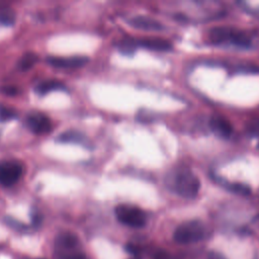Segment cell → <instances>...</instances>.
<instances>
[{"label": "cell", "instance_id": "obj_23", "mask_svg": "<svg viewBox=\"0 0 259 259\" xmlns=\"http://www.w3.org/2000/svg\"><path fill=\"white\" fill-rule=\"evenodd\" d=\"M31 223H32V226L33 227H38L40 224H41V215L40 213L36 212V211H33L31 213Z\"/></svg>", "mask_w": 259, "mask_h": 259}, {"label": "cell", "instance_id": "obj_21", "mask_svg": "<svg viewBox=\"0 0 259 259\" xmlns=\"http://www.w3.org/2000/svg\"><path fill=\"white\" fill-rule=\"evenodd\" d=\"M0 92L5 95H8V96H14L17 94L18 90L14 86H3L0 88Z\"/></svg>", "mask_w": 259, "mask_h": 259}, {"label": "cell", "instance_id": "obj_20", "mask_svg": "<svg viewBox=\"0 0 259 259\" xmlns=\"http://www.w3.org/2000/svg\"><path fill=\"white\" fill-rule=\"evenodd\" d=\"M248 132L255 138L258 139V146H259V120H254L250 123L248 127Z\"/></svg>", "mask_w": 259, "mask_h": 259}, {"label": "cell", "instance_id": "obj_16", "mask_svg": "<svg viewBox=\"0 0 259 259\" xmlns=\"http://www.w3.org/2000/svg\"><path fill=\"white\" fill-rule=\"evenodd\" d=\"M38 61V56L35 53L28 52L24 54L18 61V68L20 71H27L31 69Z\"/></svg>", "mask_w": 259, "mask_h": 259}, {"label": "cell", "instance_id": "obj_7", "mask_svg": "<svg viewBox=\"0 0 259 259\" xmlns=\"http://www.w3.org/2000/svg\"><path fill=\"white\" fill-rule=\"evenodd\" d=\"M47 63L57 68H79L85 66L89 59L86 56H72V57H56L48 56Z\"/></svg>", "mask_w": 259, "mask_h": 259}, {"label": "cell", "instance_id": "obj_26", "mask_svg": "<svg viewBox=\"0 0 259 259\" xmlns=\"http://www.w3.org/2000/svg\"><path fill=\"white\" fill-rule=\"evenodd\" d=\"M130 259H142L139 255H134L132 258H130Z\"/></svg>", "mask_w": 259, "mask_h": 259}, {"label": "cell", "instance_id": "obj_15", "mask_svg": "<svg viewBox=\"0 0 259 259\" xmlns=\"http://www.w3.org/2000/svg\"><path fill=\"white\" fill-rule=\"evenodd\" d=\"M117 50L125 56H132L135 54L137 48H138V42L137 39L132 38V37H125L117 44Z\"/></svg>", "mask_w": 259, "mask_h": 259}, {"label": "cell", "instance_id": "obj_12", "mask_svg": "<svg viewBox=\"0 0 259 259\" xmlns=\"http://www.w3.org/2000/svg\"><path fill=\"white\" fill-rule=\"evenodd\" d=\"M57 142L59 143H71V144H79V145H83L88 147L89 142L86 138V136L78 131H74V130H70V131H66L62 134H60L57 139Z\"/></svg>", "mask_w": 259, "mask_h": 259}, {"label": "cell", "instance_id": "obj_18", "mask_svg": "<svg viewBox=\"0 0 259 259\" xmlns=\"http://www.w3.org/2000/svg\"><path fill=\"white\" fill-rule=\"evenodd\" d=\"M17 117V112L10 107L0 104V121H8Z\"/></svg>", "mask_w": 259, "mask_h": 259}, {"label": "cell", "instance_id": "obj_17", "mask_svg": "<svg viewBox=\"0 0 259 259\" xmlns=\"http://www.w3.org/2000/svg\"><path fill=\"white\" fill-rule=\"evenodd\" d=\"M222 184L224 187H226L227 189H229L232 192L238 193V194H243V195H247L251 192V189L249 188L248 185L246 184H242V183H230V182H223Z\"/></svg>", "mask_w": 259, "mask_h": 259}, {"label": "cell", "instance_id": "obj_2", "mask_svg": "<svg viewBox=\"0 0 259 259\" xmlns=\"http://www.w3.org/2000/svg\"><path fill=\"white\" fill-rule=\"evenodd\" d=\"M208 39L213 45H232L244 49L251 46V38L245 31L229 26L211 28L208 31Z\"/></svg>", "mask_w": 259, "mask_h": 259}, {"label": "cell", "instance_id": "obj_5", "mask_svg": "<svg viewBox=\"0 0 259 259\" xmlns=\"http://www.w3.org/2000/svg\"><path fill=\"white\" fill-rule=\"evenodd\" d=\"M23 174V166L17 161L0 162V184L12 186Z\"/></svg>", "mask_w": 259, "mask_h": 259}, {"label": "cell", "instance_id": "obj_24", "mask_svg": "<svg viewBox=\"0 0 259 259\" xmlns=\"http://www.w3.org/2000/svg\"><path fill=\"white\" fill-rule=\"evenodd\" d=\"M208 259H227V258L220 252L211 251L208 253Z\"/></svg>", "mask_w": 259, "mask_h": 259}, {"label": "cell", "instance_id": "obj_8", "mask_svg": "<svg viewBox=\"0 0 259 259\" xmlns=\"http://www.w3.org/2000/svg\"><path fill=\"white\" fill-rule=\"evenodd\" d=\"M79 244V239L76 234L64 231L58 234L55 240V245L58 251L61 252L62 255L69 253V251H73Z\"/></svg>", "mask_w": 259, "mask_h": 259}, {"label": "cell", "instance_id": "obj_4", "mask_svg": "<svg viewBox=\"0 0 259 259\" xmlns=\"http://www.w3.org/2000/svg\"><path fill=\"white\" fill-rule=\"evenodd\" d=\"M115 217L119 223L131 228L140 229L145 227L147 223L146 212L132 204H118L114 209Z\"/></svg>", "mask_w": 259, "mask_h": 259}, {"label": "cell", "instance_id": "obj_25", "mask_svg": "<svg viewBox=\"0 0 259 259\" xmlns=\"http://www.w3.org/2000/svg\"><path fill=\"white\" fill-rule=\"evenodd\" d=\"M154 259H172V257L165 251H160L155 255Z\"/></svg>", "mask_w": 259, "mask_h": 259}, {"label": "cell", "instance_id": "obj_14", "mask_svg": "<svg viewBox=\"0 0 259 259\" xmlns=\"http://www.w3.org/2000/svg\"><path fill=\"white\" fill-rule=\"evenodd\" d=\"M16 14L14 10L3 3H0V24L1 25H12L15 22Z\"/></svg>", "mask_w": 259, "mask_h": 259}, {"label": "cell", "instance_id": "obj_1", "mask_svg": "<svg viewBox=\"0 0 259 259\" xmlns=\"http://www.w3.org/2000/svg\"><path fill=\"white\" fill-rule=\"evenodd\" d=\"M166 186L184 198H194L200 189L198 177L188 168L179 167L171 170L165 177Z\"/></svg>", "mask_w": 259, "mask_h": 259}, {"label": "cell", "instance_id": "obj_22", "mask_svg": "<svg viewBox=\"0 0 259 259\" xmlns=\"http://www.w3.org/2000/svg\"><path fill=\"white\" fill-rule=\"evenodd\" d=\"M61 259H87V258L82 253L72 252V253H67V254L61 255Z\"/></svg>", "mask_w": 259, "mask_h": 259}, {"label": "cell", "instance_id": "obj_11", "mask_svg": "<svg viewBox=\"0 0 259 259\" xmlns=\"http://www.w3.org/2000/svg\"><path fill=\"white\" fill-rule=\"evenodd\" d=\"M138 47L156 51V52H169L172 50V44L167 39L160 37H143L137 39Z\"/></svg>", "mask_w": 259, "mask_h": 259}, {"label": "cell", "instance_id": "obj_19", "mask_svg": "<svg viewBox=\"0 0 259 259\" xmlns=\"http://www.w3.org/2000/svg\"><path fill=\"white\" fill-rule=\"evenodd\" d=\"M4 221H5V223H6L9 227H11V228H13V229H16V230L25 229V226H24L22 223L16 221L15 219H13V218H11V217H6Z\"/></svg>", "mask_w": 259, "mask_h": 259}, {"label": "cell", "instance_id": "obj_9", "mask_svg": "<svg viewBox=\"0 0 259 259\" xmlns=\"http://www.w3.org/2000/svg\"><path fill=\"white\" fill-rule=\"evenodd\" d=\"M128 23L132 27L142 30L157 31L163 29V24L159 20L146 15L134 16L128 20Z\"/></svg>", "mask_w": 259, "mask_h": 259}, {"label": "cell", "instance_id": "obj_6", "mask_svg": "<svg viewBox=\"0 0 259 259\" xmlns=\"http://www.w3.org/2000/svg\"><path fill=\"white\" fill-rule=\"evenodd\" d=\"M26 126L36 135H44L51 133L53 130V123L51 119L41 112H30L25 118Z\"/></svg>", "mask_w": 259, "mask_h": 259}, {"label": "cell", "instance_id": "obj_3", "mask_svg": "<svg viewBox=\"0 0 259 259\" xmlns=\"http://www.w3.org/2000/svg\"><path fill=\"white\" fill-rule=\"evenodd\" d=\"M206 235L205 226L197 220L180 224L173 233V239L178 244H192L203 240Z\"/></svg>", "mask_w": 259, "mask_h": 259}, {"label": "cell", "instance_id": "obj_13", "mask_svg": "<svg viewBox=\"0 0 259 259\" xmlns=\"http://www.w3.org/2000/svg\"><path fill=\"white\" fill-rule=\"evenodd\" d=\"M67 87L61 81L58 80H46L39 82L35 87L34 91L40 96H44L52 91H67Z\"/></svg>", "mask_w": 259, "mask_h": 259}, {"label": "cell", "instance_id": "obj_10", "mask_svg": "<svg viewBox=\"0 0 259 259\" xmlns=\"http://www.w3.org/2000/svg\"><path fill=\"white\" fill-rule=\"evenodd\" d=\"M209 127L218 137L228 139L233 134V125L223 116L213 115L209 119Z\"/></svg>", "mask_w": 259, "mask_h": 259}]
</instances>
